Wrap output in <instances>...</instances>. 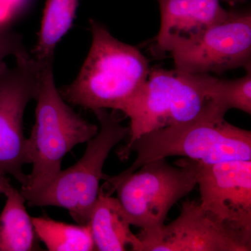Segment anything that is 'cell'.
Segmentation results:
<instances>
[{
	"mask_svg": "<svg viewBox=\"0 0 251 251\" xmlns=\"http://www.w3.org/2000/svg\"><path fill=\"white\" fill-rule=\"evenodd\" d=\"M244 77L234 80H224L215 77L211 87V99L228 111L237 109L251 115V69L246 68Z\"/></svg>",
	"mask_w": 251,
	"mask_h": 251,
	"instance_id": "cell-16",
	"label": "cell"
},
{
	"mask_svg": "<svg viewBox=\"0 0 251 251\" xmlns=\"http://www.w3.org/2000/svg\"><path fill=\"white\" fill-rule=\"evenodd\" d=\"M225 1H228L230 4H234V3L237 2L239 1H242V0H225Z\"/></svg>",
	"mask_w": 251,
	"mask_h": 251,
	"instance_id": "cell-19",
	"label": "cell"
},
{
	"mask_svg": "<svg viewBox=\"0 0 251 251\" xmlns=\"http://www.w3.org/2000/svg\"><path fill=\"white\" fill-rule=\"evenodd\" d=\"M171 166L166 158L148 162L99 193L117 198L131 226L151 231L164 225L168 212L197 185L196 173L182 159Z\"/></svg>",
	"mask_w": 251,
	"mask_h": 251,
	"instance_id": "cell-6",
	"label": "cell"
},
{
	"mask_svg": "<svg viewBox=\"0 0 251 251\" xmlns=\"http://www.w3.org/2000/svg\"><path fill=\"white\" fill-rule=\"evenodd\" d=\"M99 132L87 142L82 158L74 166L61 171L50 181L34 192L22 194L28 205L64 208L78 224L87 225L99 194L100 180H105L104 163L112 149L125 139L129 128L124 126L115 110H94Z\"/></svg>",
	"mask_w": 251,
	"mask_h": 251,
	"instance_id": "cell-4",
	"label": "cell"
},
{
	"mask_svg": "<svg viewBox=\"0 0 251 251\" xmlns=\"http://www.w3.org/2000/svg\"><path fill=\"white\" fill-rule=\"evenodd\" d=\"M80 0H46L31 55L41 64L53 63L57 44L72 28Z\"/></svg>",
	"mask_w": 251,
	"mask_h": 251,
	"instance_id": "cell-14",
	"label": "cell"
},
{
	"mask_svg": "<svg viewBox=\"0 0 251 251\" xmlns=\"http://www.w3.org/2000/svg\"><path fill=\"white\" fill-rule=\"evenodd\" d=\"M27 52L21 36L0 25V72L6 65L4 61L7 57L14 56L16 59Z\"/></svg>",
	"mask_w": 251,
	"mask_h": 251,
	"instance_id": "cell-17",
	"label": "cell"
},
{
	"mask_svg": "<svg viewBox=\"0 0 251 251\" xmlns=\"http://www.w3.org/2000/svg\"><path fill=\"white\" fill-rule=\"evenodd\" d=\"M53 64L46 66L35 100V123L27 138V154L32 171L22 194L46 186L61 170L63 158L78 144L87 143L99 132L93 125L74 112L54 82Z\"/></svg>",
	"mask_w": 251,
	"mask_h": 251,
	"instance_id": "cell-3",
	"label": "cell"
},
{
	"mask_svg": "<svg viewBox=\"0 0 251 251\" xmlns=\"http://www.w3.org/2000/svg\"><path fill=\"white\" fill-rule=\"evenodd\" d=\"M90 29L92 43L85 62L75 80L59 92L73 105L123 113L148 79V59L99 21L91 19Z\"/></svg>",
	"mask_w": 251,
	"mask_h": 251,
	"instance_id": "cell-2",
	"label": "cell"
},
{
	"mask_svg": "<svg viewBox=\"0 0 251 251\" xmlns=\"http://www.w3.org/2000/svg\"><path fill=\"white\" fill-rule=\"evenodd\" d=\"M31 220L36 237L49 251H96L88 224H67L46 216L33 217Z\"/></svg>",
	"mask_w": 251,
	"mask_h": 251,
	"instance_id": "cell-15",
	"label": "cell"
},
{
	"mask_svg": "<svg viewBox=\"0 0 251 251\" xmlns=\"http://www.w3.org/2000/svg\"><path fill=\"white\" fill-rule=\"evenodd\" d=\"M15 59L14 67L5 65L0 72V171L25 186L28 175L23 167L30 161L23 117L27 104L37 97L44 68L50 64H41L29 52Z\"/></svg>",
	"mask_w": 251,
	"mask_h": 251,
	"instance_id": "cell-8",
	"label": "cell"
},
{
	"mask_svg": "<svg viewBox=\"0 0 251 251\" xmlns=\"http://www.w3.org/2000/svg\"><path fill=\"white\" fill-rule=\"evenodd\" d=\"M4 195L6 201L0 214V251L38 250L37 237L22 193L11 186Z\"/></svg>",
	"mask_w": 251,
	"mask_h": 251,
	"instance_id": "cell-13",
	"label": "cell"
},
{
	"mask_svg": "<svg viewBox=\"0 0 251 251\" xmlns=\"http://www.w3.org/2000/svg\"><path fill=\"white\" fill-rule=\"evenodd\" d=\"M96 251H143L117 198L99 193L88 223Z\"/></svg>",
	"mask_w": 251,
	"mask_h": 251,
	"instance_id": "cell-12",
	"label": "cell"
},
{
	"mask_svg": "<svg viewBox=\"0 0 251 251\" xmlns=\"http://www.w3.org/2000/svg\"><path fill=\"white\" fill-rule=\"evenodd\" d=\"M161 26L156 38L160 52L171 53L196 39L214 25L224 21L229 11L220 0H157Z\"/></svg>",
	"mask_w": 251,
	"mask_h": 251,
	"instance_id": "cell-11",
	"label": "cell"
},
{
	"mask_svg": "<svg viewBox=\"0 0 251 251\" xmlns=\"http://www.w3.org/2000/svg\"><path fill=\"white\" fill-rule=\"evenodd\" d=\"M182 161L196 173L201 207L251 249V160L216 163L187 158Z\"/></svg>",
	"mask_w": 251,
	"mask_h": 251,
	"instance_id": "cell-7",
	"label": "cell"
},
{
	"mask_svg": "<svg viewBox=\"0 0 251 251\" xmlns=\"http://www.w3.org/2000/svg\"><path fill=\"white\" fill-rule=\"evenodd\" d=\"M143 251H250L216 224L195 201L182 203L179 216L154 230L138 234Z\"/></svg>",
	"mask_w": 251,
	"mask_h": 251,
	"instance_id": "cell-10",
	"label": "cell"
},
{
	"mask_svg": "<svg viewBox=\"0 0 251 251\" xmlns=\"http://www.w3.org/2000/svg\"><path fill=\"white\" fill-rule=\"evenodd\" d=\"M227 112L214 100L189 121L149 132L120 149L121 160L136 153L126 171L105 179L106 188L131 174L148 162L170 156H184L206 163L251 160V132L226 121Z\"/></svg>",
	"mask_w": 251,
	"mask_h": 251,
	"instance_id": "cell-1",
	"label": "cell"
},
{
	"mask_svg": "<svg viewBox=\"0 0 251 251\" xmlns=\"http://www.w3.org/2000/svg\"><path fill=\"white\" fill-rule=\"evenodd\" d=\"M215 77L174 70L150 69L148 79L123 115L130 120L128 143L139 137L193 120L211 100Z\"/></svg>",
	"mask_w": 251,
	"mask_h": 251,
	"instance_id": "cell-5",
	"label": "cell"
},
{
	"mask_svg": "<svg viewBox=\"0 0 251 251\" xmlns=\"http://www.w3.org/2000/svg\"><path fill=\"white\" fill-rule=\"evenodd\" d=\"M11 186L10 179L7 175L6 173L0 171V194H4Z\"/></svg>",
	"mask_w": 251,
	"mask_h": 251,
	"instance_id": "cell-18",
	"label": "cell"
},
{
	"mask_svg": "<svg viewBox=\"0 0 251 251\" xmlns=\"http://www.w3.org/2000/svg\"><path fill=\"white\" fill-rule=\"evenodd\" d=\"M171 54L175 69L191 74H221L251 67V13L229 11L224 21Z\"/></svg>",
	"mask_w": 251,
	"mask_h": 251,
	"instance_id": "cell-9",
	"label": "cell"
}]
</instances>
